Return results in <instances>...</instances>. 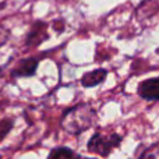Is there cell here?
Segmentation results:
<instances>
[{"label": "cell", "mask_w": 159, "mask_h": 159, "mask_svg": "<svg viewBox=\"0 0 159 159\" xmlns=\"http://www.w3.org/2000/svg\"><path fill=\"white\" fill-rule=\"evenodd\" d=\"M39 61L36 59H24L18 63V66L13 70L11 75L16 78H24V77H32L35 75L36 69H38Z\"/></svg>", "instance_id": "277c9868"}, {"label": "cell", "mask_w": 159, "mask_h": 159, "mask_svg": "<svg viewBox=\"0 0 159 159\" xmlns=\"http://www.w3.org/2000/svg\"><path fill=\"white\" fill-rule=\"evenodd\" d=\"M45 30H46V25H45V24H42V22L35 24V25H34V28L31 30L28 38H27V43L28 45H39L42 41H43V39H46Z\"/></svg>", "instance_id": "8992f818"}, {"label": "cell", "mask_w": 159, "mask_h": 159, "mask_svg": "<svg viewBox=\"0 0 159 159\" xmlns=\"http://www.w3.org/2000/svg\"><path fill=\"white\" fill-rule=\"evenodd\" d=\"M106 75H107V70L105 69H96V70H92V71H88L81 77V85L85 88L96 87V85L103 82Z\"/></svg>", "instance_id": "5b68a950"}, {"label": "cell", "mask_w": 159, "mask_h": 159, "mask_svg": "<svg viewBox=\"0 0 159 159\" xmlns=\"http://www.w3.org/2000/svg\"><path fill=\"white\" fill-rule=\"evenodd\" d=\"M95 121L96 110L89 103H78L63 113L60 126L69 134L78 135L91 129Z\"/></svg>", "instance_id": "6da1fadb"}, {"label": "cell", "mask_w": 159, "mask_h": 159, "mask_svg": "<svg viewBox=\"0 0 159 159\" xmlns=\"http://www.w3.org/2000/svg\"><path fill=\"white\" fill-rule=\"evenodd\" d=\"M11 126H13V121L10 120H4L0 123V140H3L6 137V134L11 130Z\"/></svg>", "instance_id": "9c48e42d"}, {"label": "cell", "mask_w": 159, "mask_h": 159, "mask_svg": "<svg viewBox=\"0 0 159 159\" xmlns=\"http://www.w3.org/2000/svg\"><path fill=\"white\" fill-rule=\"evenodd\" d=\"M137 92L140 98L145 99V101H159V77L144 80L138 84Z\"/></svg>", "instance_id": "3957f363"}, {"label": "cell", "mask_w": 159, "mask_h": 159, "mask_svg": "<svg viewBox=\"0 0 159 159\" xmlns=\"http://www.w3.org/2000/svg\"><path fill=\"white\" fill-rule=\"evenodd\" d=\"M48 159H81V157L67 147H57L50 151Z\"/></svg>", "instance_id": "52a82bcc"}, {"label": "cell", "mask_w": 159, "mask_h": 159, "mask_svg": "<svg viewBox=\"0 0 159 159\" xmlns=\"http://www.w3.org/2000/svg\"><path fill=\"white\" fill-rule=\"evenodd\" d=\"M121 141H123V137L120 134H117V133L96 131L89 138V141L87 144V148L92 154L106 158L112 154L113 149L120 147Z\"/></svg>", "instance_id": "7a4b0ae2"}, {"label": "cell", "mask_w": 159, "mask_h": 159, "mask_svg": "<svg viewBox=\"0 0 159 159\" xmlns=\"http://www.w3.org/2000/svg\"><path fill=\"white\" fill-rule=\"evenodd\" d=\"M0 159H2V157H0Z\"/></svg>", "instance_id": "30bf717a"}, {"label": "cell", "mask_w": 159, "mask_h": 159, "mask_svg": "<svg viewBox=\"0 0 159 159\" xmlns=\"http://www.w3.org/2000/svg\"><path fill=\"white\" fill-rule=\"evenodd\" d=\"M138 159H159V141L147 148Z\"/></svg>", "instance_id": "ba28073f"}]
</instances>
